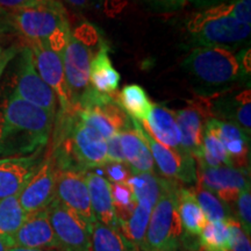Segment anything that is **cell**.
I'll list each match as a JSON object with an SVG mask.
<instances>
[{
    "label": "cell",
    "mask_w": 251,
    "mask_h": 251,
    "mask_svg": "<svg viewBox=\"0 0 251 251\" xmlns=\"http://www.w3.org/2000/svg\"><path fill=\"white\" fill-rule=\"evenodd\" d=\"M55 117L19 98L13 91L0 103V158L45 149Z\"/></svg>",
    "instance_id": "obj_1"
},
{
    "label": "cell",
    "mask_w": 251,
    "mask_h": 251,
    "mask_svg": "<svg viewBox=\"0 0 251 251\" xmlns=\"http://www.w3.org/2000/svg\"><path fill=\"white\" fill-rule=\"evenodd\" d=\"M187 30L199 47H218L233 51L250 37L251 26L233 14V1H224L199 12L190 19Z\"/></svg>",
    "instance_id": "obj_2"
},
{
    "label": "cell",
    "mask_w": 251,
    "mask_h": 251,
    "mask_svg": "<svg viewBox=\"0 0 251 251\" xmlns=\"http://www.w3.org/2000/svg\"><path fill=\"white\" fill-rule=\"evenodd\" d=\"M4 26L28 43L47 42L56 34L70 30L68 14L59 0L4 9Z\"/></svg>",
    "instance_id": "obj_3"
},
{
    "label": "cell",
    "mask_w": 251,
    "mask_h": 251,
    "mask_svg": "<svg viewBox=\"0 0 251 251\" xmlns=\"http://www.w3.org/2000/svg\"><path fill=\"white\" fill-rule=\"evenodd\" d=\"M181 67L207 87L228 86L244 76L237 56L231 50L218 47H198L184 59Z\"/></svg>",
    "instance_id": "obj_4"
},
{
    "label": "cell",
    "mask_w": 251,
    "mask_h": 251,
    "mask_svg": "<svg viewBox=\"0 0 251 251\" xmlns=\"http://www.w3.org/2000/svg\"><path fill=\"white\" fill-rule=\"evenodd\" d=\"M177 188L178 186L163 196L153 206L142 246L143 250H157L178 244L184 230L177 211Z\"/></svg>",
    "instance_id": "obj_5"
},
{
    "label": "cell",
    "mask_w": 251,
    "mask_h": 251,
    "mask_svg": "<svg viewBox=\"0 0 251 251\" xmlns=\"http://www.w3.org/2000/svg\"><path fill=\"white\" fill-rule=\"evenodd\" d=\"M52 230L62 251H91L92 225L54 199L47 207Z\"/></svg>",
    "instance_id": "obj_6"
},
{
    "label": "cell",
    "mask_w": 251,
    "mask_h": 251,
    "mask_svg": "<svg viewBox=\"0 0 251 251\" xmlns=\"http://www.w3.org/2000/svg\"><path fill=\"white\" fill-rule=\"evenodd\" d=\"M13 92L25 101L45 109L56 117L57 112V98L50 87L45 83L37 72L34 57L29 47L21 49L19 58L15 86Z\"/></svg>",
    "instance_id": "obj_7"
},
{
    "label": "cell",
    "mask_w": 251,
    "mask_h": 251,
    "mask_svg": "<svg viewBox=\"0 0 251 251\" xmlns=\"http://www.w3.org/2000/svg\"><path fill=\"white\" fill-rule=\"evenodd\" d=\"M133 127L139 131L142 139L146 141L147 146L151 152L153 162L158 166L159 171L169 180L176 183L194 184L197 183V166L196 159L180 149H171L162 146L153 140L147 133L141 122L135 119H130Z\"/></svg>",
    "instance_id": "obj_8"
},
{
    "label": "cell",
    "mask_w": 251,
    "mask_h": 251,
    "mask_svg": "<svg viewBox=\"0 0 251 251\" xmlns=\"http://www.w3.org/2000/svg\"><path fill=\"white\" fill-rule=\"evenodd\" d=\"M92 56L90 49L75 34H69L63 49V65L71 106H77L81 94L90 85V67Z\"/></svg>",
    "instance_id": "obj_9"
},
{
    "label": "cell",
    "mask_w": 251,
    "mask_h": 251,
    "mask_svg": "<svg viewBox=\"0 0 251 251\" xmlns=\"http://www.w3.org/2000/svg\"><path fill=\"white\" fill-rule=\"evenodd\" d=\"M28 47L41 78L56 94L59 111H67L71 107V101L63 65V52L49 48L43 42H30Z\"/></svg>",
    "instance_id": "obj_10"
},
{
    "label": "cell",
    "mask_w": 251,
    "mask_h": 251,
    "mask_svg": "<svg viewBox=\"0 0 251 251\" xmlns=\"http://www.w3.org/2000/svg\"><path fill=\"white\" fill-rule=\"evenodd\" d=\"M197 181V185L211 191L227 205L236 201L238 194L250 187L249 170H242L234 166L208 168L199 165Z\"/></svg>",
    "instance_id": "obj_11"
},
{
    "label": "cell",
    "mask_w": 251,
    "mask_h": 251,
    "mask_svg": "<svg viewBox=\"0 0 251 251\" xmlns=\"http://www.w3.org/2000/svg\"><path fill=\"white\" fill-rule=\"evenodd\" d=\"M175 115L180 135V149L196 159L201 150L205 126L212 117L211 102L208 99L192 100L186 107L176 111Z\"/></svg>",
    "instance_id": "obj_12"
},
{
    "label": "cell",
    "mask_w": 251,
    "mask_h": 251,
    "mask_svg": "<svg viewBox=\"0 0 251 251\" xmlns=\"http://www.w3.org/2000/svg\"><path fill=\"white\" fill-rule=\"evenodd\" d=\"M57 168L54 159L46 156L29 181L18 194L19 202L27 214L46 209L56 198Z\"/></svg>",
    "instance_id": "obj_13"
},
{
    "label": "cell",
    "mask_w": 251,
    "mask_h": 251,
    "mask_svg": "<svg viewBox=\"0 0 251 251\" xmlns=\"http://www.w3.org/2000/svg\"><path fill=\"white\" fill-rule=\"evenodd\" d=\"M86 174V172H85ZM84 172L57 170L56 199L89 224L96 222Z\"/></svg>",
    "instance_id": "obj_14"
},
{
    "label": "cell",
    "mask_w": 251,
    "mask_h": 251,
    "mask_svg": "<svg viewBox=\"0 0 251 251\" xmlns=\"http://www.w3.org/2000/svg\"><path fill=\"white\" fill-rule=\"evenodd\" d=\"M43 150L27 156L0 158V200L20 193L40 168L45 158Z\"/></svg>",
    "instance_id": "obj_15"
},
{
    "label": "cell",
    "mask_w": 251,
    "mask_h": 251,
    "mask_svg": "<svg viewBox=\"0 0 251 251\" xmlns=\"http://www.w3.org/2000/svg\"><path fill=\"white\" fill-rule=\"evenodd\" d=\"M11 244L12 247L21 248L59 249L47 208L27 214L23 226L11 238Z\"/></svg>",
    "instance_id": "obj_16"
},
{
    "label": "cell",
    "mask_w": 251,
    "mask_h": 251,
    "mask_svg": "<svg viewBox=\"0 0 251 251\" xmlns=\"http://www.w3.org/2000/svg\"><path fill=\"white\" fill-rule=\"evenodd\" d=\"M206 126L214 131L224 144L231 165L234 168L249 170L250 135L230 122L211 118Z\"/></svg>",
    "instance_id": "obj_17"
},
{
    "label": "cell",
    "mask_w": 251,
    "mask_h": 251,
    "mask_svg": "<svg viewBox=\"0 0 251 251\" xmlns=\"http://www.w3.org/2000/svg\"><path fill=\"white\" fill-rule=\"evenodd\" d=\"M141 124L147 133L162 146L180 149V135L174 111L153 103L149 117Z\"/></svg>",
    "instance_id": "obj_18"
},
{
    "label": "cell",
    "mask_w": 251,
    "mask_h": 251,
    "mask_svg": "<svg viewBox=\"0 0 251 251\" xmlns=\"http://www.w3.org/2000/svg\"><path fill=\"white\" fill-rule=\"evenodd\" d=\"M85 178L96 221L117 229L118 222L113 206L111 183L103 176L93 171H87Z\"/></svg>",
    "instance_id": "obj_19"
},
{
    "label": "cell",
    "mask_w": 251,
    "mask_h": 251,
    "mask_svg": "<svg viewBox=\"0 0 251 251\" xmlns=\"http://www.w3.org/2000/svg\"><path fill=\"white\" fill-rule=\"evenodd\" d=\"M133 125V124H131ZM122 152L130 174H153L155 162L139 131L134 127L119 133Z\"/></svg>",
    "instance_id": "obj_20"
},
{
    "label": "cell",
    "mask_w": 251,
    "mask_h": 251,
    "mask_svg": "<svg viewBox=\"0 0 251 251\" xmlns=\"http://www.w3.org/2000/svg\"><path fill=\"white\" fill-rule=\"evenodd\" d=\"M127 184L133 191L136 201H148L152 207L163 196L178 186L176 181L164 179L155 174H131Z\"/></svg>",
    "instance_id": "obj_21"
},
{
    "label": "cell",
    "mask_w": 251,
    "mask_h": 251,
    "mask_svg": "<svg viewBox=\"0 0 251 251\" xmlns=\"http://www.w3.org/2000/svg\"><path fill=\"white\" fill-rule=\"evenodd\" d=\"M90 81L97 91L114 94L120 83V74L113 67L106 45H101L98 54L91 61Z\"/></svg>",
    "instance_id": "obj_22"
},
{
    "label": "cell",
    "mask_w": 251,
    "mask_h": 251,
    "mask_svg": "<svg viewBox=\"0 0 251 251\" xmlns=\"http://www.w3.org/2000/svg\"><path fill=\"white\" fill-rule=\"evenodd\" d=\"M216 108H211L212 117L222 115L225 119H229L233 124L250 135L251 131V94L250 90H244L234 98L221 100V102L215 105Z\"/></svg>",
    "instance_id": "obj_23"
},
{
    "label": "cell",
    "mask_w": 251,
    "mask_h": 251,
    "mask_svg": "<svg viewBox=\"0 0 251 251\" xmlns=\"http://www.w3.org/2000/svg\"><path fill=\"white\" fill-rule=\"evenodd\" d=\"M177 211L183 230L192 236H198L206 225L207 220L198 203L193 188L178 186L176 191Z\"/></svg>",
    "instance_id": "obj_24"
},
{
    "label": "cell",
    "mask_w": 251,
    "mask_h": 251,
    "mask_svg": "<svg viewBox=\"0 0 251 251\" xmlns=\"http://www.w3.org/2000/svg\"><path fill=\"white\" fill-rule=\"evenodd\" d=\"M234 219L206 222L198 235L202 249L205 251H231L234 244Z\"/></svg>",
    "instance_id": "obj_25"
},
{
    "label": "cell",
    "mask_w": 251,
    "mask_h": 251,
    "mask_svg": "<svg viewBox=\"0 0 251 251\" xmlns=\"http://www.w3.org/2000/svg\"><path fill=\"white\" fill-rule=\"evenodd\" d=\"M114 98L128 117L139 122H143L149 117L153 106L146 90L137 84L126 85Z\"/></svg>",
    "instance_id": "obj_26"
},
{
    "label": "cell",
    "mask_w": 251,
    "mask_h": 251,
    "mask_svg": "<svg viewBox=\"0 0 251 251\" xmlns=\"http://www.w3.org/2000/svg\"><path fill=\"white\" fill-rule=\"evenodd\" d=\"M91 251H140L118 229L96 221L92 225Z\"/></svg>",
    "instance_id": "obj_27"
},
{
    "label": "cell",
    "mask_w": 251,
    "mask_h": 251,
    "mask_svg": "<svg viewBox=\"0 0 251 251\" xmlns=\"http://www.w3.org/2000/svg\"><path fill=\"white\" fill-rule=\"evenodd\" d=\"M152 208L148 201H137L129 219L118 225V230L136 247L143 246Z\"/></svg>",
    "instance_id": "obj_28"
},
{
    "label": "cell",
    "mask_w": 251,
    "mask_h": 251,
    "mask_svg": "<svg viewBox=\"0 0 251 251\" xmlns=\"http://www.w3.org/2000/svg\"><path fill=\"white\" fill-rule=\"evenodd\" d=\"M27 218L19 202L18 194L0 200V237L4 238L8 248L12 247L11 238L23 226Z\"/></svg>",
    "instance_id": "obj_29"
},
{
    "label": "cell",
    "mask_w": 251,
    "mask_h": 251,
    "mask_svg": "<svg viewBox=\"0 0 251 251\" xmlns=\"http://www.w3.org/2000/svg\"><path fill=\"white\" fill-rule=\"evenodd\" d=\"M196 159L199 165L208 166V168L233 166L224 144L219 140L214 131L207 126H205V130H203L201 150Z\"/></svg>",
    "instance_id": "obj_30"
},
{
    "label": "cell",
    "mask_w": 251,
    "mask_h": 251,
    "mask_svg": "<svg viewBox=\"0 0 251 251\" xmlns=\"http://www.w3.org/2000/svg\"><path fill=\"white\" fill-rule=\"evenodd\" d=\"M192 188L197 201L199 203L207 222L225 221V220L234 218L231 215V211L227 203L222 201L219 197H216L211 191L205 190V188L199 186V185Z\"/></svg>",
    "instance_id": "obj_31"
},
{
    "label": "cell",
    "mask_w": 251,
    "mask_h": 251,
    "mask_svg": "<svg viewBox=\"0 0 251 251\" xmlns=\"http://www.w3.org/2000/svg\"><path fill=\"white\" fill-rule=\"evenodd\" d=\"M113 206H114L117 222L122 224L127 221L131 213L136 207V199H135L133 191L129 185L125 184H113L111 183Z\"/></svg>",
    "instance_id": "obj_32"
},
{
    "label": "cell",
    "mask_w": 251,
    "mask_h": 251,
    "mask_svg": "<svg viewBox=\"0 0 251 251\" xmlns=\"http://www.w3.org/2000/svg\"><path fill=\"white\" fill-rule=\"evenodd\" d=\"M236 209H237V221L240 224L242 230L248 236H250L251 231V193L250 187L243 190L242 192L238 194L236 201Z\"/></svg>",
    "instance_id": "obj_33"
},
{
    "label": "cell",
    "mask_w": 251,
    "mask_h": 251,
    "mask_svg": "<svg viewBox=\"0 0 251 251\" xmlns=\"http://www.w3.org/2000/svg\"><path fill=\"white\" fill-rule=\"evenodd\" d=\"M105 169L107 179L113 184H125L130 177V170L125 163H107L102 166Z\"/></svg>",
    "instance_id": "obj_34"
},
{
    "label": "cell",
    "mask_w": 251,
    "mask_h": 251,
    "mask_svg": "<svg viewBox=\"0 0 251 251\" xmlns=\"http://www.w3.org/2000/svg\"><path fill=\"white\" fill-rule=\"evenodd\" d=\"M106 152H107L108 163H125L126 164L119 133L113 135L108 140H106Z\"/></svg>",
    "instance_id": "obj_35"
},
{
    "label": "cell",
    "mask_w": 251,
    "mask_h": 251,
    "mask_svg": "<svg viewBox=\"0 0 251 251\" xmlns=\"http://www.w3.org/2000/svg\"><path fill=\"white\" fill-rule=\"evenodd\" d=\"M234 244L231 251H251L250 236L244 233L236 219L233 221Z\"/></svg>",
    "instance_id": "obj_36"
},
{
    "label": "cell",
    "mask_w": 251,
    "mask_h": 251,
    "mask_svg": "<svg viewBox=\"0 0 251 251\" xmlns=\"http://www.w3.org/2000/svg\"><path fill=\"white\" fill-rule=\"evenodd\" d=\"M233 14L240 23L251 26V0H231Z\"/></svg>",
    "instance_id": "obj_37"
},
{
    "label": "cell",
    "mask_w": 251,
    "mask_h": 251,
    "mask_svg": "<svg viewBox=\"0 0 251 251\" xmlns=\"http://www.w3.org/2000/svg\"><path fill=\"white\" fill-rule=\"evenodd\" d=\"M47 1H50V0H0V8L17 9Z\"/></svg>",
    "instance_id": "obj_38"
},
{
    "label": "cell",
    "mask_w": 251,
    "mask_h": 251,
    "mask_svg": "<svg viewBox=\"0 0 251 251\" xmlns=\"http://www.w3.org/2000/svg\"><path fill=\"white\" fill-rule=\"evenodd\" d=\"M17 52H18V49L15 48V47H11V48L6 49L2 51L1 56H0V78H1L2 72L5 71V69L7 67L8 63L15 57Z\"/></svg>",
    "instance_id": "obj_39"
},
{
    "label": "cell",
    "mask_w": 251,
    "mask_h": 251,
    "mask_svg": "<svg viewBox=\"0 0 251 251\" xmlns=\"http://www.w3.org/2000/svg\"><path fill=\"white\" fill-rule=\"evenodd\" d=\"M153 1L158 2V4L163 5L164 7H168L170 9H177L184 7L186 0H153Z\"/></svg>",
    "instance_id": "obj_40"
},
{
    "label": "cell",
    "mask_w": 251,
    "mask_h": 251,
    "mask_svg": "<svg viewBox=\"0 0 251 251\" xmlns=\"http://www.w3.org/2000/svg\"><path fill=\"white\" fill-rule=\"evenodd\" d=\"M65 1L77 9H87L93 5L91 0H65Z\"/></svg>",
    "instance_id": "obj_41"
},
{
    "label": "cell",
    "mask_w": 251,
    "mask_h": 251,
    "mask_svg": "<svg viewBox=\"0 0 251 251\" xmlns=\"http://www.w3.org/2000/svg\"><path fill=\"white\" fill-rule=\"evenodd\" d=\"M193 5L198 6V7H212V6L219 5L224 2L225 0H190Z\"/></svg>",
    "instance_id": "obj_42"
},
{
    "label": "cell",
    "mask_w": 251,
    "mask_h": 251,
    "mask_svg": "<svg viewBox=\"0 0 251 251\" xmlns=\"http://www.w3.org/2000/svg\"><path fill=\"white\" fill-rule=\"evenodd\" d=\"M7 251H62L61 249H41V248H21V247H11Z\"/></svg>",
    "instance_id": "obj_43"
},
{
    "label": "cell",
    "mask_w": 251,
    "mask_h": 251,
    "mask_svg": "<svg viewBox=\"0 0 251 251\" xmlns=\"http://www.w3.org/2000/svg\"><path fill=\"white\" fill-rule=\"evenodd\" d=\"M92 1V4H97V5H103L107 7L108 5H118V0H91Z\"/></svg>",
    "instance_id": "obj_44"
},
{
    "label": "cell",
    "mask_w": 251,
    "mask_h": 251,
    "mask_svg": "<svg viewBox=\"0 0 251 251\" xmlns=\"http://www.w3.org/2000/svg\"><path fill=\"white\" fill-rule=\"evenodd\" d=\"M179 247L178 244H171V246L162 248V249H157V250H143V251H179Z\"/></svg>",
    "instance_id": "obj_45"
},
{
    "label": "cell",
    "mask_w": 251,
    "mask_h": 251,
    "mask_svg": "<svg viewBox=\"0 0 251 251\" xmlns=\"http://www.w3.org/2000/svg\"><path fill=\"white\" fill-rule=\"evenodd\" d=\"M7 249H8V247H7V244L5 243L4 238L0 237V251H7Z\"/></svg>",
    "instance_id": "obj_46"
},
{
    "label": "cell",
    "mask_w": 251,
    "mask_h": 251,
    "mask_svg": "<svg viewBox=\"0 0 251 251\" xmlns=\"http://www.w3.org/2000/svg\"><path fill=\"white\" fill-rule=\"evenodd\" d=\"M1 54H2V50H1V47H0V56H1Z\"/></svg>",
    "instance_id": "obj_47"
}]
</instances>
